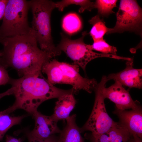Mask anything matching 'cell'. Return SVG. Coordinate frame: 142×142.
I'll return each mask as SVG.
<instances>
[{"label": "cell", "instance_id": "obj_1", "mask_svg": "<svg viewBox=\"0 0 142 142\" xmlns=\"http://www.w3.org/2000/svg\"><path fill=\"white\" fill-rule=\"evenodd\" d=\"M0 43L3 46L2 65L14 69L20 77L42 75V67L52 58L39 48L32 30L24 35L0 37Z\"/></svg>", "mask_w": 142, "mask_h": 142}, {"label": "cell", "instance_id": "obj_2", "mask_svg": "<svg viewBox=\"0 0 142 142\" xmlns=\"http://www.w3.org/2000/svg\"><path fill=\"white\" fill-rule=\"evenodd\" d=\"M14 89L15 100L13 105L7 109L10 114L21 109L32 114L44 102L58 98L67 94L73 93L72 88L64 90L51 84L42 75L23 76L12 78L10 84Z\"/></svg>", "mask_w": 142, "mask_h": 142}, {"label": "cell", "instance_id": "obj_3", "mask_svg": "<svg viewBox=\"0 0 142 142\" xmlns=\"http://www.w3.org/2000/svg\"><path fill=\"white\" fill-rule=\"evenodd\" d=\"M32 14V31L40 49L53 58L61 52L54 45L51 36L50 17L55 7V2L48 0L29 1Z\"/></svg>", "mask_w": 142, "mask_h": 142}, {"label": "cell", "instance_id": "obj_4", "mask_svg": "<svg viewBox=\"0 0 142 142\" xmlns=\"http://www.w3.org/2000/svg\"><path fill=\"white\" fill-rule=\"evenodd\" d=\"M79 66L55 59H51L42 67V72L45 74L52 84H66L72 87L74 93L83 90L91 93L98 83L95 79L83 77L79 73Z\"/></svg>", "mask_w": 142, "mask_h": 142}, {"label": "cell", "instance_id": "obj_5", "mask_svg": "<svg viewBox=\"0 0 142 142\" xmlns=\"http://www.w3.org/2000/svg\"><path fill=\"white\" fill-rule=\"evenodd\" d=\"M29 1L8 0L0 27V37H13L27 34L32 30L28 24Z\"/></svg>", "mask_w": 142, "mask_h": 142}, {"label": "cell", "instance_id": "obj_6", "mask_svg": "<svg viewBox=\"0 0 142 142\" xmlns=\"http://www.w3.org/2000/svg\"><path fill=\"white\" fill-rule=\"evenodd\" d=\"M88 34L83 32L82 36L76 39H71L62 33H61V39L56 47L60 51L64 52L74 62V64L80 67L85 72L87 64L93 60L100 57H107L117 59H122L123 57L111 54L99 53L94 52L91 45L85 44L84 37Z\"/></svg>", "mask_w": 142, "mask_h": 142}, {"label": "cell", "instance_id": "obj_7", "mask_svg": "<svg viewBox=\"0 0 142 142\" xmlns=\"http://www.w3.org/2000/svg\"><path fill=\"white\" fill-rule=\"evenodd\" d=\"M109 80L103 76L95 88V97L91 114L88 120L81 128L82 132L89 131L92 132L91 137H94L106 132L114 126L117 122L114 121L107 112L102 90Z\"/></svg>", "mask_w": 142, "mask_h": 142}, {"label": "cell", "instance_id": "obj_8", "mask_svg": "<svg viewBox=\"0 0 142 142\" xmlns=\"http://www.w3.org/2000/svg\"><path fill=\"white\" fill-rule=\"evenodd\" d=\"M116 16L115 26L106 34L129 31L141 34L142 11L136 1L120 0Z\"/></svg>", "mask_w": 142, "mask_h": 142}, {"label": "cell", "instance_id": "obj_9", "mask_svg": "<svg viewBox=\"0 0 142 142\" xmlns=\"http://www.w3.org/2000/svg\"><path fill=\"white\" fill-rule=\"evenodd\" d=\"M105 99L108 98L115 104V108L120 110L135 109L140 106L131 98L129 92L117 82L108 88L104 86L102 90Z\"/></svg>", "mask_w": 142, "mask_h": 142}, {"label": "cell", "instance_id": "obj_10", "mask_svg": "<svg viewBox=\"0 0 142 142\" xmlns=\"http://www.w3.org/2000/svg\"><path fill=\"white\" fill-rule=\"evenodd\" d=\"M133 60L127 61L126 67L122 71L115 73H112L107 77L108 80H113L123 86L129 88L141 89L142 87V69L133 67Z\"/></svg>", "mask_w": 142, "mask_h": 142}, {"label": "cell", "instance_id": "obj_11", "mask_svg": "<svg viewBox=\"0 0 142 142\" xmlns=\"http://www.w3.org/2000/svg\"><path fill=\"white\" fill-rule=\"evenodd\" d=\"M113 113L118 118L119 122L132 135L142 138V111L141 107L130 110H120L116 108Z\"/></svg>", "mask_w": 142, "mask_h": 142}, {"label": "cell", "instance_id": "obj_12", "mask_svg": "<svg viewBox=\"0 0 142 142\" xmlns=\"http://www.w3.org/2000/svg\"><path fill=\"white\" fill-rule=\"evenodd\" d=\"M32 115L35 120V126L33 130L29 132L33 135L45 139L55 133H60L61 130L57 126V122L51 115H44L37 110Z\"/></svg>", "mask_w": 142, "mask_h": 142}, {"label": "cell", "instance_id": "obj_13", "mask_svg": "<svg viewBox=\"0 0 142 142\" xmlns=\"http://www.w3.org/2000/svg\"><path fill=\"white\" fill-rule=\"evenodd\" d=\"M127 129L119 122L105 133L90 137L91 142H127L132 137Z\"/></svg>", "mask_w": 142, "mask_h": 142}, {"label": "cell", "instance_id": "obj_14", "mask_svg": "<svg viewBox=\"0 0 142 142\" xmlns=\"http://www.w3.org/2000/svg\"><path fill=\"white\" fill-rule=\"evenodd\" d=\"M73 93L63 95L58 99L56 102L53 114L51 115L56 121L62 120L65 122L74 109L77 101Z\"/></svg>", "mask_w": 142, "mask_h": 142}, {"label": "cell", "instance_id": "obj_15", "mask_svg": "<svg viewBox=\"0 0 142 142\" xmlns=\"http://www.w3.org/2000/svg\"><path fill=\"white\" fill-rule=\"evenodd\" d=\"M76 116L74 114L66 119V125L60 133L58 142H85L80 129L76 124Z\"/></svg>", "mask_w": 142, "mask_h": 142}, {"label": "cell", "instance_id": "obj_16", "mask_svg": "<svg viewBox=\"0 0 142 142\" xmlns=\"http://www.w3.org/2000/svg\"><path fill=\"white\" fill-rule=\"evenodd\" d=\"M89 22L92 25L89 33L93 41L103 39L104 36L110 28L106 26L103 20L100 19L99 15H97L90 19Z\"/></svg>", "mask_w": 142, "mask_h": 142}, {"label": "cell", "instance_id": "obj_17", "mask_svg": "<svg viewBox=\"0 0 142 142\" xmlns=\"http://www.w3.org/2000/svg\"><path fill=\"white\" fill-rule=\"evenodd\" d=\"M82 27L81 21L78 16L75 13L67 14L63 18L62 27L66 32L69 34L76 33Z\"/></svg>", "mask_w": 142, "mask_h": 142}, {"label": "cell", "instance_id": "obj_18", "mask_svg": "<svg viewBox=\"0 0 142 142\" xmlns=\"http://www.w3.org/2000/svg\"><path fill=\"white\" fill-rule=\"evenodd\" d=\"M26 116L22 115L17 116H12L9 114L5 113L0 117V141L2 140L6 132L11 127L19 124Z\"/></svg>", "mask_w": 142, "mask_h": 142}, {"label": "cell", "instance_id": "obj_19", "mask_svg": "<svg viewBox=\"0 0 142 142\" xmlns=\"http://www.w3.org/2000/svg\"><path fill=\"white\" fill-rule=\"evenodd\" d=\"M75 4L80 6L79 12L82 13L85 10L90 11L94 8V3L88 0H63L55 2V8L62 11L64 8L69 5Z\"/></svg>", "mask_w": 142, "mask_h": 142}, {"label": "cell", "instance_id": "obj_20", "mask_svg": "<svg viewBox=\"0 0 142 142\" xmlns=\"http://www.w3.org/2000/svg\"><path fill=\"white\" fill-rule=\"evenodd\" d=\"M116 0H97L94 3V8H96L99 14L107 17L113 12V8L116 6Z\"/></svg>", "mask_w": 142, "mask_h": 142}, {"label": "cell", "instance_id": "obj_21", "mask_svg": "<svg viewBox=\"0 0 142 142\" xmlns=\"http://www.w3.org/2000/svg\"><path fill=\"white\" fill-rule=\"evenodd\" d=\"M91 47L93 50L98 51L103 54L116 55V48L109 44L103 39L94 41Z\"/></svg>", "mask_w": 142, "mask_h": 142}, {"label": "cell", "instance_id": "obj_22", "mask_svg": "<svg viewBox=\"0 0 142 142\" xmlns=\"http://www.w3.org/2000/svg\"><path fill=\"white\" fill-rule=\"evenodd\" d=\"M26 135L28 142H58V137L53 135L45 139H40L32 135L29 132H27Z\"/></svg>", "mask_w": 142, "mask_h": 142}, {"label": "cell", "instance_id": "obj_23", "mask_svg": "<svg viewBox=\"0 0 142 142\" xmlns=\"http://www.w3.org/2000/svg\"><path fill=\"white\" fill-rule=\"evenodd\" d=\"M7 68L0 64V86L10 84L12 78L9 76Z\"/></svg>", "mask_w": 142, "mask_h": 142}, {"label": "cell", "instance_id": "obj_24", "mask_svg": "<svg viewBox=\"0 0 142 142\" xmlns=\"http://www.w3.org/2000/svg\"><path fill=\"white\" fill-rule=\"evenodd\" d=\"M8 0H0V20L3 19Z\"/></svg>", "mask_w": 142, "mask_h": 142}, {"label": "cell", "instance_id": "obj_25", "mask_svg": "<svg viewBox=\"0 0 142 142\" xmlns=\"http://www.w3.org/2000/svg\"><path fill=\"white\" fill-rule=\"evenodd\" d=\"M22 138H17L7 135L6 136V142H22Z\"/></svg>", "mask_w": 142, "mask_h": 142}, {"label": "cell", "instance_id": "obj_26", "mask_svg": "<svg viewBox=\"0 0 142 142\" xmlns=\"http://www.w3.org/2000/svg\"><path fill=\"white\" fill-rule=\"evenodd\" d=\"M13 94V89L11 88L5 92L0 93V100L5 96L12 95Z\"/></svg>", "mask_w": 142, "mask_h": 142}, {"label": "cell", "instance_id": "obj_27", "mask_svg": "<svg viewBox=\"0 0 142 142\" xmlns=\"http://www.w3.org/2000/svg\"><path fill=\"white\" fill-rule=\"evenodd\" d=\"M134 142H142V139L140 138L135 134L132 135Z\"/></svg>", "mask_w": 142, "mask_h": 142}, {"label": "cell", "instance_id": "obj_28", "mask_svg": "<svg viewBox=\"0 0 142 142\" xmlns=\"http://www.w3.org/2000/svg\"><path fill=\"white\" fill-rule=\"evenodd\" d=\"M5 113L8 114V113L7 109H6L3 111H0V117L3 114Z\"/></svg>", "mask_w": 142, "mask_h": 142}, {"label": "cell", "instance_id": "obj_29", "mask_svg": "<svg viewBox=\"0 0 142 142\" xmlns=\"http://www.w3.org/2000/svg\"><path fill=\"white\" fill-rule=\"evenodd\" d=\"M127 142H134L133 137Z\"/></svg>", "mask_w": 142, "mask_h": 142}, {"label": "cell", "instance_id": "obj_30", "mask_svg": "<svg viewBox=\"0 0 142 142\" xmlns=\"http://www.w3.org/2000/svg\"><path fill=\"white\" fill-rule=\"evenodd\" d=\"M0 64H2V60L1 56H0Z\"/></svg>", "mask_w": 142, "mask_h": 142}, {"label": "cell", "instance_id": "obj_31", "mask_svg": "<svg viewBox=\"0 0 142 142\" xmlns=\"http://www.w3.org/2000/svg\"><path fill=\"white\" fill-rule=\"evenodd\" d=\"M2 55V53L1 52H0V56H1Z\"/></svg>", "mask_w": 142, "mask_h": 142}]
</instances>
